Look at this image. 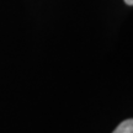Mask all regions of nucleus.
Listing matches in <instances>:
<instances>
[{
  "label": "nucleus",
  "mask_w": 133,
  "mask_h": 133,
  "mask_svg": "<svg viewBox=\"0 0 133 133\" xmlns=\"http://www.w3.org/2000/svg\"><path fill=\"white\" fill-rule=\"evenodd\" d=\"M112 133H133V118L124 119L116 127Z\"/></svg>",
  "instance_id": "f257e3e1"
},
{
  "label": "nucleus",
  "mask_w": 133,
  "mask_h": 133,
  "mask_svg": "<svg viewBox=\"0 0 133 133\" xmlns=\"http://www.w3.org/2000/svg\"><path fill=\"white\" fill-rule=\"evenodd\" d=\"M124 3L128 5V6H133V0H124Z\"/></svg>",
  "instance_id": "f03ea898"
}]
</instances>
